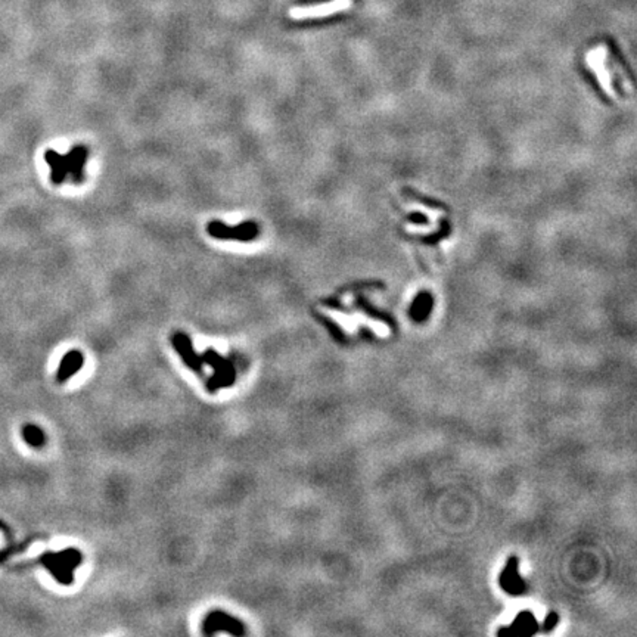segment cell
I'll return each mask as SVG.
<instances>
[{
  "label": "cell",
  "mask_w": 637,
  "mask_h": 637,
  "mask_svg": "<svg viewBox=\"0 0 637 637\" xmlns=\"http://www.w3.org/2000/svg\"><path fill=\"white\" fill-rule=\"evenodd\" d=\"M608 48L605 45H599L595 49H591L586 55V64L591 70V73L596 75L599 82L600 89L605 92L612 99H618L617 89H615V74L612 68L608 65Z\"/></svg>",
  "instance_id": "6da1fadb"
},
{
  "label": "cell",
  "mask_w": 637,
  "mask_h": 637,
  "mask_svg": "<svg viewBox=\"0 0 637 637\" xmlns=\"http://www.w3.org/2000/svg\"><path fill=\"white\" fill-rule=\"evenodd\" d=\"M41 564L45 565L52 576L62 584L73 583L71 568H75L80 564L82 556L77 551H65L62 553H45L41 556Z\"/></svg>",
  "instance_id": "7a4b0ae2"
},
{
  "label": "cell",
  "mask_w": 637,
  "mask_h": 637,
  "mask_svg": "<svg viewBox=\"0 0 637 637\" xmlns=\"http://www.w3.org/2000/svg\"><path fill=\"white\" fill-rule=\"evenodd\" d=\"M207 232L217 239L248 243V240L257 238L260 229L254 222H244L235 227L226 226L222 222H210L207 226Z\"/></svg>",
  "instance_id": "3957f363"
},
{
  "label": "cell",
  "mask_w": 637,
  "mask_h": 637,
  "mask_svg": "<svg viewBox=\"0 0 637 637\" xmlns=\"http://www.w3.org/2000/svg\"><path fill=\"white\" fill-rule=\"evenodd\" d=\"M353 6V0H331L326 3L310 5V6H296L289 10V17L292 19H312V18H325L338 12H343Z\"/></svg>",
  "instance_id": "277c9868"
},
{
  "label": "cell",
  "mask_w": 637,
  "mask_h": 637,
  "mask_svg": "<svg viewBox=\"0 0 637 637\" xmlns=\"http://www.w3.org/2000/svg\"><path fill=\"white\" fill-rule=\"evenodd\" d=\"M204 361L210 363L216 369V375L208 382V390L216 391L218 387H227L235 381L236 372L232 363H229L227 360L218 356L216 351L208 350L202 357Z\"/></svg>",
  "instance_id": "5b68a950"
},
{
  "label": "cell",
  "mask_w": 637,
  "mask_h": 637,
  "mask_svg": "<svg viewBox=\"0 0 637 637\" xmlns=\"http://www.w3.org/2000/svg\"><path fill=\"white\" fill-rule=\"evenodd\" d=\"M500 586L504 591L509 593L512 596L522 595L525 591L526 586L521 574L518 573V558L516 556H511L508 559L506 567H504L500 574Z\"/></svg>",
  "instance_id": "8992f818"
},
{
  "label": "cell",
  "mask_w": 637,
  "mask_h": 637,
  "mask_svg": "<svg viewBox=\"0 0 637 637\" xmlns=\"http://www.w3.org/2000/svg\"><path fill=\"white\" fill-rule=\"evenodd\" d=\"M220 629H225L226 631L234 633V634H243L244 633L243 624H240L239 621L230 618L229 615L222 614V612H211L210 615H208V618L204 622L205 633L210 634V633H214V631L220 630Z\"/></svg>",
  "instance_id": "52a82bcc"
},
{
  "label": "cell",
  "mask_w": 637,
  "mask_h": 637,
  "mask_svg": "<svg viewBox=\"0 0 637 637\" xmlns=\"http://www.w3.org/2000/svg\"><path fill=\"white\" fill-rule=\"evenodd\" d=\"M173 345L174 348L179 351L182 359L184 360V363L188 365L191 369H193L195 372H202V359L200 356H196V353L193 351V347L191 344V339L186 336L184 334H175L173 336Z\"/></svg>",
  "instance_id": "ba28073f"
},
{
  "label": "cell",
  "mask_w": 637,
  "mask_h": 637,
  "mask_svg": "<svg viewBox=\"0 0 637 637\" xmlns=\"http://www.w3.org/2000/svg\"><path fill=\"white\" fill-rule=\"evenodd\" d=\"M86 160H87V149L84 146L73 148L68 152V155L65 157L67 171H68V174H71L74 183H82L83 182Z\"/></svg>",
  "instance_id": "9c48e42d"
},
{
  "label": "cell",
  "mask_w": 637,
  "mask_h": 637,
  "mask_svg": "<svg viewBox=\"0 0 637 637\" xmlns=\"http://www.w3.org/2000/svg\"><path fill=\"white\" fill-rule=\"evenodd\" d=\"M83 363H84V356L80 353V351H77V350L70 351V353L64 356L61 361L58 373H57V381L61 383L68 381L73 375H75V373L83 368Z\"/></svg>",
  "instance_id": "30bf717a"
},
{
  "label": "cell",
  "mask_w": 637,
  "mask_h": 637,
  "mask_svg": "<svg viewBox=\"0 0 637 637\" xmlns=\"http://www.w3.org/2000/svg\"><path fill=\"white\" fill-rule=\"evenodd\" d=\"M537 630H539V625H537V621L534 618V615L531 612H522L520 614V617L513 621V624L508 629H502L497 633L499 634H516V636H530L534 634Z\"/></svg>",
  "instance_id": "8fae6325"
},
{
  "label": "cell",
  "mask_w": 637,
  "mask_h": 637,
  "mask_svg": "<svg viewBox=\"0 0 637 637\" xmlns=\"http://www.w3.org/2000/svg\"><path fill=\"white\" fill-rule=\"evenodd\" d=\"M45 160L50 166V180L55 184H61L65 178H67V164H65V157H61L57 151L48 149L45 152Z\"/></svg>",
  "instance_id": "7c38bea8"
},
{
  "label": "cell",
  "mask_w": 637,
  "mask_h": 637,
  "mask_svg": "<svg viewBox=\"0 0 637 637\" xmlns=\"http://www.w3.org/2000/svg\"><path fill=\"white\" fill-rule=\"evenodd\" d=\"M23 438H24L27 444H30L31 447H36V448L41 447L46 441V438H45V434H43V431L40 430L37 425H32V424L24 425Z\"/></svg>",
  "instance_id": "4fadbf2b"
},
{
  "label": "cell",
  "mask_w": 637,
  "mask_h": 637,
  "mask_svg": "<svg viewBox=\"0 0 637 637\" xmlns=\"http://www.w3.org/2000/svg\"><path fill=\"white\" fill-rule=\"evenodd\" d=\"M558 620H559V617H558V614H556L555 611H552L551 614H549V615H547V618L544 620V622H543V627H542V630H543V631H551V630H553V629L556 627V624H558Z\"/></svg>",
  "instance_id": "5bb4252c"
}]
</instances>
